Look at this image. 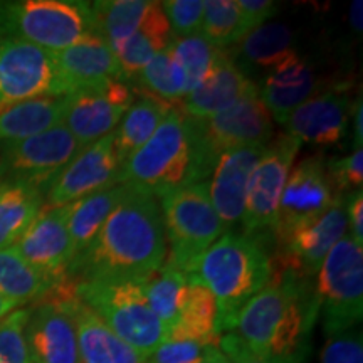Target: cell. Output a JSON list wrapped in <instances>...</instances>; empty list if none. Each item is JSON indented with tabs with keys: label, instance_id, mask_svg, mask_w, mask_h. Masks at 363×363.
Wrapping results in <instances>:
<instances>
[{
	"label": "cell",
	"instance_id": "cell-1",
	"mask_svg": "<svg viewBox=\"0 0 363 363\" xmlns=\"http://www.w3.org/2000/svg\"><path fill=\"white\" fill-rule=\"evenodd\" d=\"M167 252L157 199L126 187L93 242L72 259L69 279L143 281L167 261Z\"/></svg>",
	"mask_w": 363,
	"mask_h": 363
},
{
	"label": "cell",
	"instance_id": "cell-2",
	"mask_svg": "<svg viewBox=\"0 0 363 363\" xmlns=\"http://www.w3.org/2000/svg\"><path fill=\"white\" fill-rule=\"evenodd\" d=\"M318 321L311 278L271 271V279L244 305L233 333L257 355L284 363H305Z\"/></svg>",
	"mask_w": 363,
	"mask_h": 363
},
{
	"label": "cell",
	"instance_id": "cell-3",
	"mask_svg": "<svg viewBox=\"0 0 363 363\" xmlns=\"http://www.w3.org/2000/svg\"><path fill=\"white\" fill-rule=\"evenodd\" d=\"M211 291L217 305L220 335L234 330L244 305L271 279L269 254L257 238L224 233L185 272Z\"/></svg>",
	"mask_w": 363,
	"mask_h": 363
},
{
	"label": "cell",
	"instance_id": "cell-4",
	"mask_svg": "<svg viewBox=\"0 0 363 363\" xmlns=\"http://www.w3.org/2000/svg\"><path fill=\"white\" fill-rule=\"evenodd\" d=\"M118 184L135 192L163 197L194 184V155L187 116L175 106L155 133L120 165Z\"/></svg>",
	"mask_w": 363,
	"mask_h": 363
},
{
	"label": "cell",
	"instance_id": "cell-5",
	"mask_svg": "<svg viewBox=\"0 0 363 363\" xmlns=\"http://www.w3.org/2000/svg\"><path fill=\"white\" fill-rule=\"evenodd\" d=\"M187 125L194 155V184L211 177L224 152L249 145H267L274 136L272 118L257 86L207 120L187 116Z\"/></svg>",
	"mask_w": 363,
	"mask_h": 363
},
{
	"label": "cell",
	"instance_id": "cell-6",
	"mask_svg": "<svg viewBox=\"0 0 363 363\" xmlns=\"http://www.w3.org/2000/svg\"><path fill=\"white\" fill-rule=\"evenodd\" d=\"M76 296L145 358L167 340V328L145 296L143 281H79Z\"/></svg>",
	"mask_w": 363,
	"mask_h": 363
},
{
	"label": "cell",
	"instance_id": "cell-7",
	"mask_svg": "<svg viewBox=\"0 0 363 363\" xmlns=\"http://www.w3.org/2000/svg\"><path fill=\"white\" fill-rule=\"evenodd\" d=\"M93 34L89 2L17 0L0 2V38L21 39L59 52Z\"/></svg>",
	"mask_w": 363,
	"mask_h": 363
},
{
	"label": "cell",
	"instance_id": "cell-8",
	"mask_svg": "<svg viewBox=\"0 0 363 363\" xmlns=\"http://www.w3.org/2000/svg\"><path fill=\"white\" fill-rule=\"evenodd\" d=\"M160 212L170 246L169 262L184 272L225 233L212 206L207 182L165 194L160 197Z\"/></svg>",
	"mask_w": 363,
	"mask_h": 363
},
{
	"label": "cell",
	"instance_id": "cell-9",
	"mask_svg": "<svg viewBox=\"0 0 363 363\" xmlns=\"http://www.w3.org/2000/svg\"><path fill=\"white\" fill-rule=\"evenodd\" d=\"M315 286L323 335L355 328L363 315V249L343 235L325 257Z\"/></svg>",
	"mask_w": 363,
	"mask_h": 363
},
{
	"label": "cell",
	"instance_id": "cell-10",
	"mask_svg": "<svg viewBox=\"0 0 363 363\" xmlns=\"http://www.w3.org/2000/svg\"><path fill=\"white\" fill-rule=\"evenodd\" d=\"M81 152L65 125L0 148V182L29 185L45 195L62 169Z\"/></svg>",
	"mask_w": 363,
	"mask_h": 363
},
{
	"label": "cell",
	"instance_id": "cell-11",
	"mask_svg": "<svg viewBox=\"0 0 363 363\" xmlns=\"http://www.w3.org/2000/svg\"><path fill=\"white\" fill-rule=\"evenodd\" d=\"M76 294V281L52 284L29 308L24 337L30 363H81L76 326L69 299Z\"/></svg>",
	"mask_w": 363,
	"mask_h": 363
},
{
	"label": "cell",
	"instance_id": "cell-12",
	"mask_svg": "<svg viewBox=\"0 0 363 363\" xmlns=\"http://www.w3.org/2000/svg\"><path fill=\"white\" fill-rule=\"evenodd\" d=\"M65 94L54 52L21 39L0 38V108Z\"/></svg>",
	"mask_w": 363,
	"mask_h": 363
},
{
	"label": "cell",
	"instance_id": "cell-13",
	"mask_svg": "<svg viewBox=\"0 0 363 363\" xmlns=\"http://www.w3.org/2000/svg\"><path fill=\"white\" fill-rule=\"evenodd\" d=\"M299 147L301 143L286 133L278 135L266 145L247 184L246 206L240 219L244 235L257 238L264 230H272L281 195Z\"/></svg>",
	"mask_w": 363,
	"mask_h": 363
},
{
	"label": "cell",
	"instance_id": "cell-14",
	"mask_svg": "<svg viewBox=\"0 0 363 363\" xmlns=\"http://www.w3.org/2000/svg\"><path fill=\"white\" fill-rule=\"evenodd\" d=\"M347 230L345 195H335L333 202L323 214L299 225L283 242L276 244L274 257H269L271 271L286 269L313 278L335 244L347 235Z\"/></svg>",
	"mask_w": 363,
	"mask_h": 363
},
{
	"label": "cell",
	"instance_id": "cell-15",
	"mask_svg": "<svg viewBox=\"0 0 363 363\" xmlns=\"http://www.w3.org/2000/svg\"><path fill=\"white\" fill-rule=\"evenodd\" d=\"M65 99V126L84 150L115 131L135 101V91L125 81H111L96 88L71 91Z\"/></svg>",
	"mask_w": 363,
	"mask_h": 363
},
{
	"label": "cell",
	"instance_id": "cell-16",
	"mask_svg": "<svg viewBox=\"0 0 363 363\" xmlns=\"http://www.w3.org/2000/svg\"><path fill=\"white\" fill-rule=\"evenodd\" d=\"M325 162V157L318 153L301 160L289 172L272 225L276 244L283 242L299 225L323 214L333 202L335 192Z\"/></svg>",
	"mask_w": 363,
	"mask_h": 363
},
{
	"label": "cell",
	"instance_id": "cell-17",
	"mask_svg": "<svg viewBox=\"0 0 363 363\" xmlns=\"http://www.w3.org/2000/svg\"><path fill=\"white\" fill-rule=\"evenodd\" d=\"M118 162L113 133L103 136L76 155L56 177L44 195V207H65L118 184Z\"/></svg>",
	"mask_w": 363,
	"mask_h": 363
},
{
	"label": "cell",
	"instance_id": "cell-18",
	"mask_svg": "<svg viewBox=\"0 0 363 363\" xmlns=\"http://www.w3.org/2000/svg\"><path fill=\"white\" fill-rule=\"evenodd\" d=\"M67 216L69 206L44 207L13 246L52 284L69 279V267L74 259V249L67 233Z\"/></svg>",
	"mask_w": 363,
	"mask_h": 363
},
{
	"label": "cell",
	"instance_id": "cell-19",
	"mask_svg": "<svg viewBox=\"0 0 363 363\" xmlns=\"http://www.w3.org/2000/svg\"><path fill=\"white\" fill-rule=\"evenodd\" d=\"M347 84L323 88L298 106L284 121L286 135L299 143L316 147H331L343 140L347 133L352 104Z\"/></svg>",
	"mask_w": 363,
	"mask_h": 363
},
{
	"label": "cell",
	"instance_id": "cell-20",
	"mask_svg": "<svg viewBox=\"0 0 363 363\" xmlns=\"http://www.w3.org/2000/svg\"><path fill=\"white\" fill-rule=\"evenodd\" d=\"M264 150L266 145L229 150L222 153L212 170L208 194L225 230H230L242 219L249 179Z\"/></svg>",
	"mask_w": 363,
	"mask_h": 363
},
{
	"label": "cell",
	"instance_id": "cell-21",
	"mask_svg": "<svg viewBox=\"0 0 363 363\" xmlns=\"http://www.w3.org/2000/svg\"><path fill=\"white\" fill-rule=\"evenodd\" d=\"M54 59L66 94L76 89L96 88L111 81H125L116 54L93 34L65 51L54 52Z\"/></svg>",
	"mask_w": 363,
	"mask_h": 363
},
{
	"label": "cell",
	"instance_id": "cell-22",
	"mask_svg": "<svg viewBox=\"0 0 363 363\" xmlns=\"http://www.w3.org/2000/svg\"><path fill=\"white\" fill-rule=\"evenodd\" d=\"M256 86L238 61H234L230 51L220 49L206 79L184 98V103L180 104L182 111L194 120H207L224 111Z\"/></svg>",
	"mask_w": 363,
	"mask_h": 363
},
{
	"label": "cell",
	"instance_id": "cell-23",
	"mask_svg": "<svg viewBox=\"0 0 363 363\" xmlns=\"http://www.w3.org/2000/svg\"><path fill=\"white\" fill-rule=\"evenodd\" d=\"M315 69L305 57L294 52L271 69L259 88V96L271 118L284 125L288 116L321 91Z\"/></svg>",
	"mask_w": 363,
	"mask_h": 363
},
{
	"label": "cell",
	"instance_id": "cell-24",
	"mask_svg": "<svg viewBox=\"0 0 363 363\" xmlns=\"http://www.w3.org/2000/svg\"><path fill=\"white\" fill-rule=\"evenodd\" d=\"M69 311L76 326L81 363H143L145 357L125 343L99 320L81 299H69Z\"/></svg>",
	"mask_w": 363,
	"mask_h": 363
},
{
	"label": "cell",
	"instance_id": "cell-25",
	"mask_svg": "<svg viewBox=\"0 0 363 363\" xmlns=\"http://www.w3.org/2000/svg\"><path fill=\"white\" fill-rule=\"evenodd\" d=\"M65 96H40L0 108V145L21 142L65 125Z\"/></svg>",
	"mask_w": 363,
	"mask_h": 363
},
{
	"label": "cell",
	"instance_id": "cell-26",
	"mask_svg": "<svg viewBox=\"0 0 363 363\" xmlns=\"http://www.w3.org/2000/svg\"><path fill=\"white\" fill-rule=\"evenodd\" d=\"M172 29L160 2H152L131 38L115 52L125 79L135 78L157 54L169 49Z\"/></svg>",
	"mask_w": 363,
	"mask_h": 363
},
{
	"label": "cell",
	"instance_id": "cell-27",
	"mask_svg": "<svg viewBox=\"0 0 363 363\" xmlns=\"http://www.w3.org/2000/svg\"><path fill=\"white\" fill-rule=\"evenodd\" d=\"M133 91L140 94V98L135 99L128 111L125 113V116L121 118L118 128L113 131L115 152L120 165L155 133L162 121L165 120V116L180 104L165 101V99L145 93L143 89L135 88Z\"/></svg>",
	"mask_w": 363,
	"mask_h": 363
},
{
	"label": "cell",
	"instance_id": "cell-28",
	"mask_svg": "<svg viewBox=\"0 0 363 363\" xmlns=\"http://www.w3.org/2000/svg\"><path fill=\"white\" fill-rule=\"evenodd\" d=\"M217 305L211 291L195 281H189V291L177 321L170 326L167 340H184L219 347Z\"/></svg>",
	"mask_w": 363,
	"mask_h": 363
},
{
	"label": "cell",
	"instance_id": "cell-29",
	"mask_svg": "<svg viewBox=\"0 0 363 363\" xmlns=\"http://www.w3.org/2000/svg\"><path fill=\"white\" fill-rule=\"evenodd\" d=\"M44 208V195L29 185L0 182V249L13 247Z\"/></svg>",
	"mask_w": 363,
	"mask_h": 363
},
{
	"label": "cell",
	"instance_id": "cell-30",
	"mask_svg": "<svg viewBox=\"0 0 363 363\" xmlns=\"http://www.w3.org/2000/svg\"><path fill=\"white\" fill-rule=\"evenodd\" d=\"M125 192L126 185H115V187L91 194L88 197L69 203L67 233H69L72 249H74V257L79 256L93 242Z\"/></svg>",
	"mask_w": 363,
	"mask_h": 363
},
{
	"label": "cell",
	"instance_id": "cell-31",
	"mask_svg": "<svg viewBox=\"0 0 363 363\" xmlns=\"http://www.w3.org/2000/svg\"><path fill=\"white\" fill-rule=\"evenodd\" d=\"M150 4L148 0H98L89 4L93 35L116 52L140 26Z\"/></svg>",
	"mask_w": 363,
	"mask_h": 363
},
{
	"label": "cell",
	"instance_id": "cell-32",
	"mask_svg": "<svg viewBox=\"0 0 363 363\" xmlns=\"http://www.w3.org/2000/svg\"><path fill=\"white\" fill-rule=\"evenodd\" d=\"M145 296L155 316L169 333L184 306L189 291V278L184 271L165 261L155 272L143 279Z\"/></svg>",
	"mask_w": 363,
	"mask_h": 363
},
{
	"label": "cell",
	"instance_id": "cell-33",
	"mask_svg": "<svg viewBox=\"0 0 363 363\" xmlns=\"http://www.w3.org/2000/svg\"><path fill=\"white\" fill-rule=\"evenodd\" d=\"M294 34L283 22H266L249 33L239 43L238 54L249 66L274 69L296 51L293 49Z\"/></svg>",
	"mask_w": 363,
	"mask_h": 363
},
{
	"label": "cell",
	"instance_id": "cell-34",
	"mask_svg": "<svg viewBox=\"0 0 363 363\" xmlns=\"http://www.w3.org/2000/svg\"><path fill=\"white\" fill-rule=\"evenodd\" d=\"M51 286V281L35 271L16 249H0V296L21 306L38 301Z\"/></svg>",
	"mask_w": 363,
	"mask_h": 363
},
{
	"label": "cell",
	"instance_id": "cell-35",
	"mask_svg": "<svg viewBox=\"0 0 363 363\" xmlns=\"http://www.w3.org/2000/svg\"><path fill=\"white\" fill-rule=\"evenodd\" d=\"M136 78L145 93L169 103H180V99L187 96V79L170 49L157 54Z\"/></svg>",
	"mask_w": 363,
	"mask_h": 363
},
{
	"label": "cell",
	"instance_id": "cell-36",
	"mask_svg": "<svg viewBox=\"0 0 363 363\" xmlns=\"http://www.w3.org/2000/svg\"><path fill=\"white\" fill-rule=\"evenodd\" d=\"M201 34L217 49H227L246 38L239 6L235 0L203 2Z\"/></svg>",
	"mask_w": 363,
	"mask_h": 363
},
{
	"label": "cell",
	"instance_id": "cell-37",
	"mask_svg": "<svg viewBox=\"0 0 363 363\" xmlns=\"http://www.w3.org/2000/svg\"><path fill=\"white\" fill-rule=\"evenodd\" d=\"M169 49L187 79V94L206 79L220 52V49L214 48L202 34L174 38Z\"/></svg>",
	"mask_w": 363,
	"mask_h": 363
},
{
	"label": "cell",
	"instance_id": "cell-38",
	"mask_svg": "<svg viewBox=\"0 0 363 363\" xmlns=\"http://www.w3.org/2000/svg\"><path fill=\"white\" fill-rule=\"evenodd\" d=\"M29 308L13 310L0 320V363H30L24 330Z\"/></svg>",
	"mask_w": 363,
	"mask_h": 363
},
{
	"label": "cell",
	"instance_id": "cell-39",
	"mask_svg": "<svg viewBox=\"0 0 363 363\" xmlns=\"http://www.w3.org/2000/svg\"><path fill=\"white\" fill-rule=\"evenodd\" d=\"M220 352L216 345H203L184 340H165L143 363H203Z\"/></svg>",
	"mask_w": 363,
	"mask_h": 363
},
{
	"label": "cell",
	"instance_id": "cell-40",
	"mask_svg": "<svg viewBox=\"0 0 363 363\" xmlns=\"http://www.w3.org/2000/svg\"><path fill=\"white\" fill-rule=\"evenodd\" d=\"M331 189L335 195H347L362 189L363 184V152L353 150L350 155L333 157L325 162Z\"/></svg>",
	"mask_w": 363,
	"mask_h": 363
},
{
	"label": "cell",
	"instance_id": "cell-41",
	"mask_svg": "<svg viewBox=\"0 0 363 363\" xmlns=\"http://www.w3.org/2000/svg\"><path fill=\"white\" fill-rule=\"evenodd\" d=\"M160 6L169 19L174 38H189L201 34L203 0H167Z\"/></svg>",
	"mask_w": 363,
	"mask_h": 363
},
{
	"label": "cell",
	"instance_id": "cell-42",
	"mask_svg": "<svg viewBox=\"0 0 363 363\" xmlns=\"http://www.w3.org/2000/svg\"><path fill=\"white\" fill-rule=\"evenodd\" d=\"M320 363H363V340L360 328L345 330L325 337Z\"/></svg>",
	"mask_w": 363,
	"mask_h": 363
},
{
	"label": "cell",
	"instance_id": "cell-43",
	"mask_svg": "<svg viewBox=\"0 0 363 363\" xmlns=\"http://www.w3.org/2000/svg\"><path fill=\"white\" fill-rule=\"evenodd\" d=\"M238 6L246 35L278 12V4L271 0H238Z\"/></svg>",
	"mask_w": 363,
	"mask_h": 363
},
{
	"label": "cell",
	"instance_id": "cell-44",
	"mask_svg": "<svg viewBox=\"0 0 363 363\" xmlns=\"http://www.w3.org/2000/svg\"><path fill=\"white\" fill-rule=\"evenodd\" d=\"M219 348L229 358L230 363H284L278 360H269V358L254 353L233 331L222 335L219 340Z\"/></svg>",
	"mask_w": 363,
	"mask_h": 363
},
{
	"label": "cell",
	"instance_id": "cell-45",
	"mask_svg": "<svg viewBox=\"0 0 363 363\" xmlns=\"http://www.w3.org/2000/svg\"><path fill=\"white\" fill-rule=\"evenodd\" d=\"M345 207H347V219L350 222V238L358 246L363 244V192L362 189L353 190L345 195Z\"/></svg>",
	"mask_w": 363,
	"mask_h": 363
},
{
	"label": "cell",
	"instance_id": "cell-46",
	"mask_svg": "<svg viewBox=\"0 0 363 363\" xmlns=\"http://www.w3.org/2000/svg\"><path fill=\"white\" fill-rule=\"evenodd\" d=\"M353 116V150L362 148L363 145V110H362V96L353 103L352 106Z\"/></svg>",
	"mask_w": 363,
	"mask_h": 363
},
{
	"label": "cell",
	"instance_id": "cell-47",
	"mask_svg": "<svg viewBox=\"0 0 363 363\" xmlns=\"http://www.w3.org/2000/svg\"><path fill=\"white\" fill-rule=\"evenodd\" d=\"M350 24L355 33H362V2H353L350 7Z\"/></svg>",
	"mask_w": 363,
	"mask_h": 363
},
{
	"label": "cell",
	"instance_id": "cell-48",
	"mask_svg": "<svg viewBox=\"0 0 363 363\" xmlns=\"http://www.w3.org/2000/svg\"><path fill=\"white\" fill-rule=\"evenodd\" d=\"M16 308H17L16 303L9 301V299L0 296V320H2V318H6L9 313H12Z\"/></svg>",
	"mask_w": 363,
	"mask_h": 363
},
{
	"label": "cell",
	"instance_id": "cell-49",
	"mask_svg": "<svg viewBox=\"0 0 363 363\" xmlns=\"http://www.w3.org/2000/svg\"><path fill=\"white\" fill-rule=\"evenodd\" d=\"M203 363H230V360L224 355V353L219 352L216 357H212L211 360H207V362H203Z\"/></svg>",
	"mask_w": 363,
	"mask_h": 363
}]
</instances>
